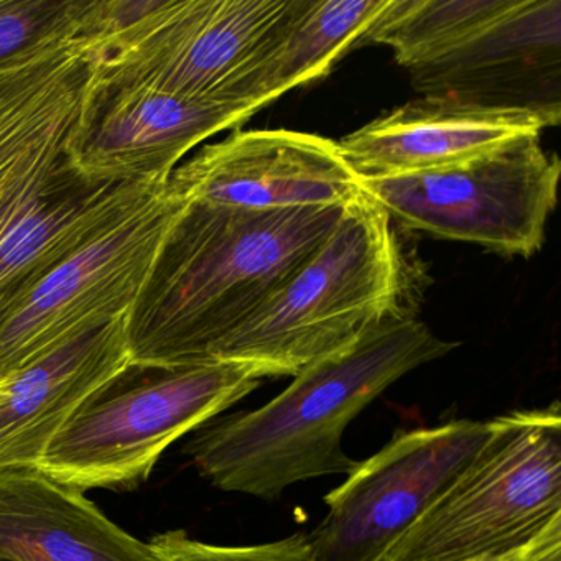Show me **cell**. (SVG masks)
<instances>
[{"label": "cell", "mask_w": 561, "mask_h": 561, "mask_svg": "<svg viewBox=\"0 0 561 561\" xmlns=\"http://www.w3.org/2000/svg\"><path fill=\"white\" fill-rule=\"evenodd\" d=\"M343 209L248 211L186 203L127 317L133 363H215L222 341L295 277Z\"/></svg>", "instance_id": "6da1fadb"}, {"label": "cell", "mask_w": 561, "mask_h": 561, "mask_svg": "<svg viewBox=\"0 0 561 561\" xmlns=\"http://www.w3.org/2000/svg\"><path fill=\"white\" fill-rule=\"evenodd\" d=\"M93 78L83 37L0 73V308L157 186L98 183L70 142Z\"/></svg>", "instance_id": "7a4b0ae2"}, {"label": "cell", "mask_w": 561, "mask_h": 561, "mask_svg": "<svg viewBox=\"0 0 561 561\" xmlns=\"http://www.w3.org/2000/svg\"><path fill=\"white\" fill-rule=\"evenodd\" d=\"M453 350L415 317L389 318L301 369L261 409L199 426L185 453L215 488L264 501L298 482L347 476L359 465L343 448L351 422L397 380Z\"/></svg>", "instance_id": "3957f363"}, {"label": "cell", "mask_w": 561, "mask_h": 561, "mask_svg": "<svg viewBox=\"0 0 561 561\" xmlns=\"http://www.w3.org/2000/svg\"><path fill=\"white\" fill-rule=\"evenodd\" d=\"M392 219L367 195L344 206L327 241L295 277L222 341L216 360L297 376L356 343L402 308L405 274Z\"/></svg>", "instance_id": "277c9868"}, {"label": "cell", "mask_w": 561, "mask_h": 561, "mask_svg": "<svg viewBox=\"0 0 561 561\" xmlns=\"http://www.w3.org/2000/svg\"><path fill=\"white\" fill-rule=\"evenodd\" d=\"M264 379L254 366L226 360L133 363L75 410L35 469L83 494L137 488L170 445L231 409Z\"/></svg>", "instance_id": "5b68a950"}, {"label": "cell", "mask_w": 561, "mask_h": 561, "mask_svg": "<svg viewBox=\"0 0 561 561\" xmlns=\"http://www.w3.org/2000/svg\"><path fill=\"white\" fill-rule=\"evenodd\" d=\"M561 520L560 402L492 419L478 455L379 561H476Z\"/></svg>", "instance_id": "8992f818"}, {"label": "cell", "mask_w": 561, "mask_h": 561, "mask_svg": "<svg viewBox=\"0 0 561 561\" xmlns=\"http://www.w3.org/2000/svg\"><path fill=\"white\" fill-rule=\"evenodd\" d=\"M298 2L150 0L133 24L90 45L93 81L104 87L139 84L205 103L242 104L239 87L280 41Z\"/></svg>", "instance_id": "52a82bcc"}, {"label": "cell", "mask_w": 561, "mask_h": 561, "mask_svg": "<svg viewBox=\"0 0 561 561\" xmlns=\"http://www.w3.org/2000/svg\"><path fill=\"white\" fill-rule=\"evenodd\" d=\"M186 203L170 185L157 186L0 308V379L127 317Z\"/></svg>", "instance_id": "ba28073f"}, {"label": "cell", "mask_w": 561, "mask_h": 561, "mask_svg": "<svg viewBox=\"0 0 561 561\" xmlns=\"http://www.w3.org/2000/svg\"><path fill=\"white\" fill-rule=\"evenodd\" d=\"M538 139L515 140L449 169L359 176L360 188L405 228L530 257L543 244L560 182V160Z\"/></svg>", "instance_id": "9c48e42d"}, {"label": "cell", "mask_w": 561, "mask_h": 561, "mask_svg": "<svg viewBox=\"0 0 561 561\" xmlns=\"http://www.w3.org/2000/svg\"><path fill=\"white\" fill-rule=\"evenodd\" d=\"M492 419L400 430L324 497L308 535L314 561H379L468 468Z\"/></svg>", "instance_id": "30bf717a"}, {"label": "cell", "mask_w": 561, "mask_h": 561, "mask_svg": "<svg viewBox=\"0 0 561 561\" xmlns=\"http://www.w3.org/2000/svg\"><path fill=\"white\" fill-rule=\"evenodd\" d=\"M254 114L244 104L186 100L139 84L104 87L91 78L71 159L93 182L169 185L190 150Z\"/></svg>", "instance_id": "8fae6325"}, {"label": "cell", "mask_w": 561, "mask_h": 561, "mask_svg": "<svg viewBox=\"0 0 561 561\" xmlns=\"http://www.w3.org/2000/svg\"><path fill=\"white\" fill-rule=\"evenodd\" d=\"M169 185L188 202L248 211L344 208L363 195L334 140L282 129L205 146L173 170Z\"/></svg>", "instance_id": "7c38bea8"}, {"label": "cell", "mask_w": 561, "mask_h": 561, "mask_svg": "<svg viewBox=\"0 0 561 561\" xmlns=\"http://www.w3.org/2000/svg\"><path fill=\"white\" fill-rule=\"evenodd\" d=\"M561 0H518L517 8L448 57L410 70L423 96L561 119Z\"/></svg>", "instance_id": "4fadbf2b"}, {"label": "cell", "mask_w": 561, "mask_h": 561, "mask_svg": "<svg viewBox=\"0 0 561 561\" xmlns=\"http://www.w3.org/2000/svg\"><path fill=\"white\" fill-rule=\"evenodd\" d=\"M551 127L540 114L423 96L343 137L341 156L359 176L449 169Z\"/></svg>", "instance_id": "5bb4252c"}, {"label": "cell", "mask_w": 561, "mask_h": 561, "mask_svg": "<svg viewBox=\"0 0 561 561\" xmlns=\"http://www.w3.org/2000/svg\"><path fill=\"white\" fill-rule=\"evenodd\" d=\"M127 317L78 334L0 379V471L35 468L75 410L133 364Z\"/></svg>", "instance_id": "9a60e30c"}, {"label": "cell", "mask_w": 561, "mask_h": 561, "mask_svg": "<svg viewBox=\"0 0 561 561\" xmlns=\"http://www.w3.org/2000/svg\"><path fill=\"white\" fill-rule=\"evenodd\" d=\"M0 560L159 561L83 492L35 468L0 471Z\"/></svg>", "instance_id": "2e32d148"}, {"label": "cell", "mask_w": 561, "mask_h": 561, "mask_svg": "<svg viewBox=\"0 0 561 561\" xmlns=\"http://www.w3.org/2000/svg\"><path fill=\"white\" fill-rule=\"evenodd\" d=\"M390 0H300L287 31L252 68L239 103L257 111L301 84L320 80L364 37Z\"/></svg>", "instance_id": "e0dca14e"}, {"label": "cell", "mask_w": 561, "mask_h": 561, "mask_svg": "<svg viewBox=\"0 0 561 561\" xmlns=\"http://www.w3.org/2000/svg\"><path fill=\"white\" fill-rule=\"evenodd\" d=\"M518 0H390L363 44L387 45L407 70L426 67L501 21Z\"/></svg>", "instance_id": "ac0fdd59"}, {"label": "cell", "mask_w": 561, "mask_h": 561, "mask_svg": "<svg viewBox=\"0 0 561 561\" xmlns=\"http://www.w3.org/2000/svg\"><path fill=\"white\" fill-rule=\"evenodd\" d=\"M90 0H0V73L83 34Z\"/></svg>", "instance_id": "d6986e66"}, {"label": "cell", "mask_w": 561, "mask_h": 561, "mask_svg": "<svg viewBox=\"0 0 561 561\" xmlns=\"http://www.w3.org/2000/svg\"><path fill=\"white\" fill-rule=\"evenodd\" d=\"M159 561H314L307 534L257 545H213L170 530L150 540Z\"/></svg>", "instance_id": "ffe728a7"}, {"label": "cell", "mask_w": 561, "mask_h": 561, "mask_svg": "<svg viewBox=\"0 0 561 561\" xmlns=\"http://www.w3.org/2000/svg\"><path fill=\"white\" fill-rule=\"evenodd\" d=\"M476 561H561V520L554 522L525 547Z\"/></svg>", "instance_id": "44dd1931"}, {"label": "cell", "mask_w": 561, "mask_h": 561, "mask_svg": "<svg viewBox=\"0 0 561 561\" xmlns=\"http://www.w3.org/2000/svg\"><path fill=\"white\" fill-rule=\"evenodd\" d=\"M0 561H4V560H0Z\"/></svg>", "instance_id": "7402d4cb"}]
</instances>
